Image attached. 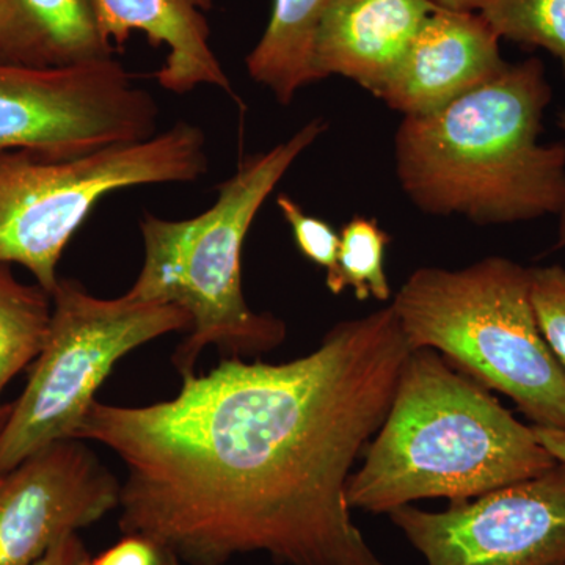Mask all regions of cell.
Returning a JSON list of instances; mask_svg holds the SVG:
<instances>
[{"instance_id": "cell-1", "label": "cell", "mask_w": 565, "mask_h": 565, "mask_svg": "<svg viewBox=\"0 0 565 565\" xmlns=\"http://www.w3.org/2000/svg\"><path fill=\"white\" fill-rule=\"evenodd\" d=\"M411 352L390 305L337 323L292 362L233 356L184 375L172 401H95L74 440L98 441L126 465L122 534L148 535L182 564L266 553L278 565H385L345 490Z\"/></svg>"}, {"instance_id": "cell-2", "label": "cell", "mask_w": 565, "mask_h": 565, "mask_svg": "<svg viewBox=\"0 0 565 565\" xmlns=\"http://www.w3.org/2000/svg\"><path fill=\"white\" fill-rule=\"evenodd\" d=\"M553 90L541 58L508 63L493 79L433 114L404 117L397 180L418 210L508 225L565 210V145L539 143Z\"/></svg>"}, {"instance_id": "cell-3", "label": "cell", "mask_w": 565, "mask_h": 565, "mask_svg": "<svg viewBox=\"0 0 565 565\" xmlns=\"http://www.w3.org/2000/svg\"><path fill=\"white\" fill-rule=\"evenodd\" d=\"M555 457L486 386L440 353H408L392 407L351 475V509L390 514L401 505L473 500L550 470Z\"/></svg>"}, {"instance_id": "cell-4", "label": "cell", "mask_w": 565, "mask_h": 565, "mask_svg": "<svg viewBox=\"0 0 565 565\" xmlns=\"http://www.w3.org/2000/svg\"><path fill=\"white\" fill-rule=\"evenodd\" d=\"M326 129V121H310L291 139L250 156L218 185L210 210L196 217L166 221L145 212L143 267L126 296L137 302L177 305L191 316V334L173 356L182 377L193 374L206 345L237 356L273 351L285 341L281 319L255 313L245 302L244 241L278 182Z\"/></svg>"}, {"instance_id": "cell-5", "label": "cell", "mask_w": 565, "mask_h": 565, "mask_svg": "<svg viewBox=\"0 0 565 565\" xmlns=\"http://www.w3.org/2000/svg\"><path fill=\"white\" fill-rule=\"evenodd\" d=\"M392 307L412 351L441 353L534 426L565 430V370L539 326L531 267L503 256L459 270L422 267Z\"/></svg>"}, {"instance_id": "cell-6", "label": "cell", "mask_w": 565, "mask_h": 565, "mask_svg": "<svg viewBox=\"0 0 565 565\" xmlns=\"http://www.w3.org/2000/svg\"><path fill=\"white\" fill-rule=\"evenodd\" d=\"M207 169L206 137L185 121L79 158L0 152V264L25 267L52 296L66 245L103 196L137 185L193 182Z\"/></svg>"}, {"instance_id": "cell-7", "label": "cell", "mask_w": 565, "mask_h": 565, "mask_svg": "<svg viewBox=\"0 0 565 565\" xmlns=\"http://www.w3.org/2000/svg\"><path fill=\"white\" fill-rule=\"evenodd\" d=\"M50 332L24 392L0 429V476L41 449L74 440L95 393L121 356L162 334L192 329L177 305L99 299L74 280L52 292Z\"/></svg>"}, {"instance_id": "cell-8", "label": "cell", "mask_w": 565, "mask_h": 565, "mask_svg": "<svg viewBox=\"0 0 565 565\" xmlns=\"http://www.w3.org/2000/svg\"><path fill=\"white\" fill-rule=\"evenodd\" d=\"M159 107L114 57L70 68L0 63V152L46 159L150 139Z\"/></svg>"}, {"instance_id": "cell-9", "label": "cell", "mask_w": 565, "mask_h": 565, "mask_svg": "<svg viewBox=\"0 0 565 565\" xmlns=\"http://www.w3.org/2000/svg\"><path fill=\"white\" fill-rule=\"evenodd\" d=\"M388 516L427 565H564L565 463L446 511Z\"/></svg>"}, {"instance_id": "cell-10", "label": "cell", "mask_w": 565, "mask_h": 565, "mask_svg": "<svg viewBox=\"0 0 565 565\" xmlns=\"http://www.w3.org/2000/svg\"><path fill=\"white\" fill-rule=\"evenodd\" d=\"M121 486L82 440L47 446L0 476V565H32L120 503Z\"/></svg>"}, {"instance_id": "cell-11", "label": "cell", "mask_w": 565, "mask_h": 565, "mask_svg": "<svg viewBox=\"0 0 565 565\" xmlns=\"http://www.w3.org/2000/svg\"><path fill=\"white\" fill-rule=\"evenodd\" d=\"M479 11L437 7L423 22L381 99L404 117L433 114L508 66Z\"/></svg>"}, {"instance_id": "cell-12", "label": "cell", "mask_w": 565, "mask_h": 565, "mask_svg": "<svg viewBox=\"0 0 565 565\" xmlns=\"http://www.w3.org/2000/svg\"><path fill=\"white\" fill-rule=\"evenodd\" d=\"M433 0H333L316 31L318 79L343 76L381 99Z\"/></svg>"}, {"instance_id": "cell-13", "label": "cell", "mask_w": 565, "mask_h": 565, "mask_svg": "<svg viewBox=\"0 0 565 565\" xmlns=\"http://www.w3.org/2000/svg\"><path fill=\"white\" fill-rule=\"evenodd\" d=\"M104 35L122 47L134 32L143 33L167 57L154 74L166 90L184 95L200 85L221 88L236 98L232 82L212 50L207 13L214 0H95Z\"/></svg>"}, {"instance_id": "cell-14", "label": "cell", "mask_w": 565, "mask_h": 565, "mask_svg": "<svg viewBox=\"0 0 565 565\" xmlns=\"http://www.w3.org/2000/svg\"><path fill=\"white\" fill-rule=\"evenodd\" d=\"M114 52L95 0H0V63L70 68Z\"/></svg>"}, {"instance_id": "cell-15", "label": "cell", "mask_w": 565, "mask_h": 565, "mask_svg": "<svg viewBox=\"0 0 565 565\" xmlns=\"http://www.w3.org/2000/svg\"><path fill=\"white\" fill-rule=\"evenodd\" d=\"M333 0H274L269 24L245 58L248 76L278 103L319 81L313 65L316 31Z\"/></svg>"}, {"instance_id": "cell-16", "label": "cell", "mask_w": 565, "mask_h": 565, "mask_svg": "<svg viewBox=\"0 0 565 565\" xmlns=\"http://www.w3.org/2000/svg\"><path fill=\"white\" fill-rule=\"evenodd\" d=\"M52 299L39 285H24L0 264V397L28 364L35 362L50 332ZM11 405L0 401V429Z\"/></svg>"}, {"instance_id": "cell-17", "label": "cell", "mask_w": 565, "mask_h": 565, "mask_svg": "<svg viewBox=\"0 0 565 565\" xmlns=\"http://www.w3.org/2000/svg\"><path fill=\"white\" fill-rule=\"evenodd\" d=\"M337 266L327 274L329 291L338 296L352 288L359 300L370 297L386 302L392 297V286L385 274V250L392 237L379 226L375 218L356 215L341 230Z\"/></svg>"}, {"instance_id": "cell-18", "label": "cell", "mask_w": 565, "mask_h": 565, "mask_svg": "<svg viewBox=\"0 0 565 565\" xmlns=\"http://www.w3.org/2000/svg\"><path fill=\"white\" fill-rule=\"evenodd\" d=\"M479 13L500 39L542 47L565 71V0H489Z\"/></svg>"}, {"instance_id": "cell-19", "label": "cell", "mask_w": 565, "mask_h": 565, "mask_svg": "<svg viewBox=\"0 0 565 565\" xmlns=\"http://www.w3.org/2000/svg\"><path fill=\"white\" fill-rule=\"evenodd\" d=\"M531 294L539 326L546 343L565 370V269L531 267Z\"/></svg>"}, {"instance_id": "cell-20", "label": "cell", "mask_w": 565, "mask_h": 565, "mask_svg": "<svg viewBox=\"0 0 565 565\" xmlns=\"http://www.w3.org/2000/svg\"><path fill=\"white\" fill-rule=\"evenodd\" d=\"M277 204L282 217L291 225L294 241L302 255L327 274L332 273L340 252V234L329 222L305 214L302 207L285 193L277 196Z\"/></svg>"}, {"instance_id": "cell-21", "label": "cell", "mask_w": 565, "mask_h": 565, "mask_svg": "<svg viewBox=\"0 0 565 565\" xmlns=\"http://www.w3.org/2000/svg\"><path fill=\"white\" fill-rule=\"evenodd\" d=\"M96 565H182L169 546L143 534H125L109 550L93 557Z\"/></svg>"}, {"instance_id": "cell-22", "label": "cell", "mask_w": 565, "mask_h": 565, "mask_svg": "<svg viewBox=\"0 0 565 565\" xmlns=\"http://www.w3.org/2000/svg\"><path fill=\"white\" fill-rule=\"evenodd\" d=\"M90 557L79 535L71 534L57 545L52 546L41 559L32 565H77Z\"/></svg>"}, {"instance_id": "cell-23", "label": "cell", "mask_w": 565, "mask_h": 565, "mask_svg": "<svg viewBox=\"0 0 565 565\" xmlns=\"http://www.w3.org/2000/svg\"><path fill=\"white\" fill-rule=\"evenodd\" d=\"M534 435L556 462L565 463V430L533 426Z\"/></svg>"}, {"instance_id": "cell-24", "label": "cell", "mask_w": 565, "mask_h": 565, "mask_svg": "<svg viewBox=\"0 0 565 565\" xmlns=\"http://www.w3.org/2000/svg\"><path fill=\"white\" fill-rule=\"evenodd\" d=\"M433 2L444 9L481 11L489 0H433Z\"/></svg>"}, {"instance_id": "cell-25", "label": "cell", "mask_w": 565, "mask_h": 565, "mask_svg": "<svg viewBox=\"0 0 565 565\" xmlns=\"http://www.w3.org/2000/svg\"><path fill=\"white\" fill-rule=\"evenodd\" d=\"M557 126L565 134V109L557 115ZM557 248H565V210L559 214V228H557Z\"/></svg>"}, {"instance_id": "cell-26", "label": "cell", "mask_w": 565, "mask_h": 565, "mask_svg": "<svg viewBox=\"0 0 565 565\" xmlns=\"http://www.w3.org/2000/svg\"><path fill=\"white\" fill-rule=\"evenodd\" d=\"M77 565H96V563L93 561V557H87V559L82 561V563Z\"/></svg>"}, {"instance_id": "cell-27", "label": "cell", "mask_w": 565, "mask_h": 565, "mask_svg": "<svg viewBox=\"0 0 565 565\" xmlns=\"http://www.w3.org/2000/svg\"><path fill=\"white\" fill-rule=\"evenodd\" d=\"M565 565V564H564Z\"/></svg>"}]
</instances>
